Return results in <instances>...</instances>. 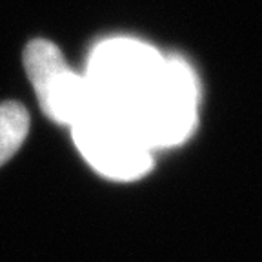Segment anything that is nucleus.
<instances>
[{
	"instance_id": "2",
	"label": "nucleus",
	"mask_w": 262,
	"mask_h": 262,
	"mask_svg": "<svg viewBox=\"0 0 262 262\" xmlns=\"http://www.w3.org/2000/svg\"><path fill=\"white\" fill-rule=\"evenodd\" d=\"M71 127L82 155L102 175L129 180L151 166V147L139 129L126 117L95 100Z\"/></svg>"
},
{
	"instance_id": "3",
	"label": "nucleus",
	"mask_w": 262,
	"mask_h": 262,
	"mask_svg": "<svg viewBox=\"0 0 262 262\" xmlns=\"http://www.w3.org/2000/svg\"><path fill=\"white\" fill-rule=\"evenodd\" d=\"M196 86L182 62L164 60L151 91L131 113L129 122L149 147L171 146L186 139L195 120Z\"/></svg>"
},
{
	"instance_id": "5",
	"label": "nucleus",
	"mask_w": 262,
	"mask_h": 262,
	"mask_svg": "<svg viewBox=\"0 0 262 262\" xmlns=\"http://www.w3.org/2000/svg\"><path fill=\"white\" fill-rule=\"evenodd\" d=\"M29 129L28 111L18 102L0 104V166L22 146Z\"/></svg>"
},
{
	"instance_id": "1",
	"label": "nucleus",
	"mask_w": 262,
	"mask_h": 262,
	"mask_svg": "<svg viewBox=\"0 0 262 262\" xmlns=\"http://www.w3.org/2000/svg\"><path fill=\"white\" fill-rule=\"evenodd\" d=\"M164 60L155 49L129 38H117L95 49L86 82L93 100L129 120L157 78Z\"/></svg>"
},
{
	"instance_id": "4",
	"label": "nucleus",
	"mask_w": 262,
	"mask_h": 262,
	"mask_svg": "<svg viewBox=\"0 0 262 262\" xmlns=\"http://www.w3.org/2000/svg\"><path fill=\"white\" fill-rule=\"evenodd\" d=\"M24 66L38 104L49 119L73 126L93 104L86 78L68 68L60 49L49 40H33L24 51Z\"/></svg>"
}]
</instances>
